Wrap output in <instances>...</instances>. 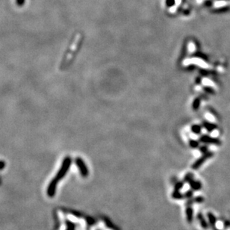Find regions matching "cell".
Returning <instances> with one entry per match:
<instances>
[{
	"mask_svg": "<svg viewBox=\"0 0 230 230\" xmlns=\"http://www.w3.org/2000/svg\"><path fill=\"white\" fill-rule=\"evenodd\" d=\"M70 164H71L70 158H65L64 161V162H63V165H62L60 171H59L58 173L57 177L55 179H54V181L52 182V183L51 184L50 187H49V191H48V194H49V196L53 195V194L55 193V185H56L58 181V179H61L62 177H63L65 175V173H66L67 171L69 170V167H70Z\"/></svg>",
	"mask_w": 230,
	"mask_h": 230,
	"instance_id": "obj_1",
	"label": "cell"
},
{
	"mask_svg": "<svg viewBox=\"0 0 230 230\" xmlns=\"http://www.w3.org/2000/svg\"><path fill=\"white\" fill-rule=\"evenodd\" d=\"M76 164H77L78 167H79V170H80L81 172H82V175L85 177L87 176H88V169H87V167H86V165H85V162L83 161V160L81 159V158H76Z\"/></svg>",
	"mask_w": 230,
	"mask_h": 230,
	"instance_id": "obj_2",
	"label": "cell"
},
{
	"mask_svg": "<svg viewBox=\"0 0 230 230\" xmlns=\"http://www.w3.org/2000/svg\"><path fill=\"white\" fill-rule=\"evenodd\" d=\"M210 156H211L210 153L206 154V155H203L202 158H200V159H198L197 161H196L195 164L193 165V169H197L199 167H200V166L204 163V161H206V159H208V158H209Z\"/></svg>",
	"mask_w": 230,
	"mask_h": 230,
	"instance_id": "obj_3",
	"label": "cell"
},
{
	"mask_svg": "<svg viewBox=\"0 0 230 230\" xmlns=\"http://www.w3.org/2000/svg\"><path fill=\"white\" fill-rule=\"evenodd\" d=\"M201 141L204 143H213V144H219V141L217 139H214L212 138H209L208 136L202 137Z\"/></svg>",
	"mask_w": 230,
	"mask_h": 230,
	"instance_id": "obj_4",
	"label": "cell"
},
{
	"mask_svg": "<svg viewBox=\"0 0 230 230\" xmlns=\"http://www.w3.org/2000/svg\"><path fill=\"white\" fill-rule=\"evenodd\" d=\"M187 218L189 220V222L191 221L192 220V210L191 209H187Z\"/></svg>",
	"mask_w": 230,
	"mask_h": 230,
	"instance_id": "obj_5",
	"label": "cell"
},
{
	"mask_svg": "<svg viewBox=\"0 0 230 230\" xmlns=\"http://www.w3.org/2000/svg\"><path fill=\"white\" fill-rule=\"evenodd\" d=\"M200 104V101H199L198 99H196L195 102H194V105H193V107L194 108V109H197V108L199 107Z\"/></svg>",
	"mask_w": 230,
	"mask_h": 230,
	"instance_id": "obj_6",
	"label": "cell"
},
{
	"mask_svg": "<svg viewBox=\"0 0 230 230\" xmlns=\"http://www.w3.org/2000/svg\"><path fill=\"white\" fill-rule=\"evenodd\" d=\"M192 130L195 133H199V132H200V126H195L193 127Z\"/></svg>",
	"mask_w": 230,
	"mask_h": 230,
	"instance_id": "obj_7",
	"label": "cell"
},
{
	"mask_svg": "<svg viewBox=\"0 0 230 230\" xmlns=\"http://www.w3.org/2000/svg\"><path fill=\"white\" fill-rule=\"evenodd\" d=\"M191 146L192 147H196L197 146V143L196 142V141H191Z\"/></svg>",
	"mask_w": 230,
	"mask_h": 230,
	"instance_id": "obj_8",
	"label": "cell"
},
{
	"mask_svg": "<svg viewBox=\"0 0 230 230\" xmlns=\"http://www.w3.org/2000/svg\"><path fill=\"white\" fill-rule=\"evenodd\" d=\"M4 165H5L4 162H3V161H0V169L2 168V167H4Z\"/></svg>",
	"mask_w": 230,
	"mask_h": 230,
	"instance_id": "obj_9",
	"label": "cell"
}]
</instances>
